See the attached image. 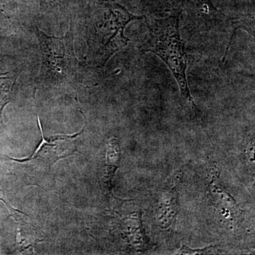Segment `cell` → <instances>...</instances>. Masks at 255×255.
Here are the masks:
<instances>
[{"label": "cell", "mask_w": 255, "mask_h": 255, "mask_svg": "<svg viewBox=\"0 0 255 255\" xmlns=\"http://www.w3.org/2000/svg\"><path fill=\"white\" fill-rule=\"evenodd\" d=\"M17 75L14 73H6L0 75V118L2 122L3 110L11 100V94L15 84H16Z\"/></svg>", "instance_id": "7"}, {"label": "cell", "mask_w": 255, "mask_h": 255, "mask_svg": "<svg viewBox=\"0 0 255 255\" xmlns=\"http://www.w3.org/2000/svg\"><path fill=\"white\" fill-rule=\"evenodd\" d=\"M177 212V197L174 184L164 191L159 201L157 209V221L161 228L170 227Z\"/></svg>", "instance_id": "6"}, {"label": "cell", "mask_w": 255, "mask_h": 255, "mask_svg": "<svg viewBox=\"0 0 255 255\" xmlns=\"http://www.w3.org/2000/svg\"><path fill=\"white\" fill-rule=\"evenodd\" d=\"M209 189L212 195L220 202L225 205L230 206L232 209L241 210L236 201L231 196L229 193L225 190L220 184L217 176H213L209 184Z\"/></svg>", "instance_id": "8"}, {"label": "cell", "mask_w": 255, "mask_h": 255, "mask_svg": "<svg viewBox=\"0 0 255 255\" xmlns=\"http://www.w3.org/2000/svg\"><path fill=\"white\" fill-rule=\"evenodd\" d=\"M106 165L101 177L102 189L107 194L112 192L113 179L119 167L121 160V150L119 144L116 139H112L106 146Z\"/></svg>", "instance_id": "5"}, {"label": "cell", "mask_w": 255, "mask_h": 255, "mask_svg": "<svg viewBox=\"0 0 255 255\" xmlns=\"http://www.w3.org/2000/svg\"><path fill=\"white\" fill-rule=\"evenodd\" d=\"M216 246H209L203 249L193 250L188 248L187 246H182L180 249L177 251V255H206L211 253Z\"/></svg>", "instance_id": "9"}, {"label": "cell", "mask_w": 255, "mask_h": 255, "mask_svg": "<svg viewBox=\"0 0 255 255\" xmlns=\"http://www.w3.org/2000/svg\"><path fill=\"white\" fill-rule=\"evenodd\" d=\"M189 13L206 26L218 24H233V18L216 9L211 0H179Z\"/></svg>", "instance_id": "4"}, {"label": "cell", "mask_w": 255, "mask_h": 255, "mask_svg": "<svg viewBox=\"0 0 255 255\" xmlns=\"http://www.w3.org/2000/svg\"><path fill=\"white\" fill-rule=\"evenodd\" d=\"M0 200L2 201L4 203L5 205L7 206L8 209L9 210L10 214H11V216H14L15 219L18 220V221H24L25 222V217H26V214H23L22 212H19V211L13 209V208L11 207L6 201H5L4 199H0Z\"/></svg>", "instance_id": "10"}, {"label": "cell", "mask_w": 255, "mask_h": 255, "mask_svg": "<svg viewBox=\"0 0 255 255\" xmlns=\"http://www.w3.org/2000/svg\"><path fill=\"white\" fill-rule=\"evenodd\" d=\"M141 18L117 2L110 1L102 6L94 23L97 63L104 66L116 53L127 46L129 40L124 31L128 23Z\"/></svg>", "instance_id": "2"}, {"label": "cell", "mask_w": 255, "mask_h": 255, "mask_svg": "<svg viewBox=\"0 0 255 255\" xmlns=\"http://www.w3.org/2000/svg\"><path fill=\"white\" fill-rule=\"evenodd\" d=\"M179 16L180 12L162 18L145 16L147 31L142 50L157 55L167 65L177 82L183 100L195 108L188 85V58L179 32Z\"/></svg>", "instance_id": "1"}, {"label": "cell", "mask_w": 255, "mask_h": 255, "mask_svg": "<svg viewBox=\"0 0 255 255\" xmlns=\"http://www.w3.org/2000/svg\"><path fill=\"white\" fill-rule=\"evenodd\" d=\"M254 153H255V145L254 143H251L248 147V150H247V155H248V159L251 161V162L254 163Z\"/></svg>", "instance_id": "11"}, {"label": "cell", "mask_w": 255, "mask_h": 255, "mask_svg": "<svg viewBox=\"0 0 255 255\" xmlns=\"http://www.w3.org/2000/svg\"><path fill=\"white\" fill-rule=\"evenodd\" d=\"M41 51V75L62 81L70 75L78 62L73 48V33L69 29L65 36H50L38 27H34Z\"/></svg>", "instance_id": "3"}]
</instances>
